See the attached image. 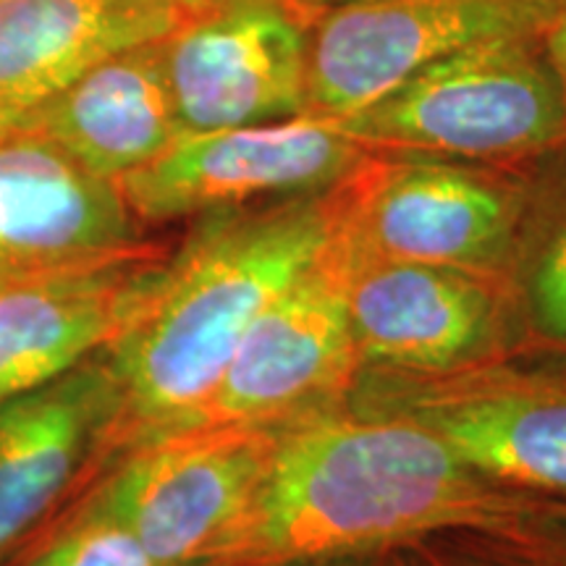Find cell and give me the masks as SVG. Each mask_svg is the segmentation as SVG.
<instances>
[{
  "label": "cell",
  "mask_w": 566,
  "mask_h": 566,
  "mask_svg": "<svg viewBox=\"0 0 566 566\" xmlns=\"http://www.w3.org/2000/svg\"><path fill=\"white\" fill-rule=\"evenodd\" d=\"M541 495L472 470L430 430L336 405L283 422L216 566L380 554L457 527H520Z\"/></svg>",
  "instance_id": "6da1fadb"
},
{
  "label": "cell",
  "mask_w": 566,
  "mask_h": 566,
  "mask_svg": "<svg viewBox=\"0 0 566 566\" xmlns=\"http://www.w3.org/2000/svg\"><path fill=\"white\" fill-rule=\"evenodd\" d=\"M349 179L195 218L145 313L105 349L122 391L113 459L200 422L252 323L334 244Z\"/></svg>",
  "instance_id": "7a4b0ae2"
},
{
  "label": "cell",
  "mask_w": 566,
  "mask_h": 566,
  "mask_svg": "<svg viewBox=\"0 0 566 566\" xmlns=\"http://www.w3.org/2000/svg\"><path fill=\"white\" fill-rule=\"evenodd\" d=\"M334 124L367 153L525 166L566 139L548 32L459 51Z\"/></svg>",
  "instance_id": "3957f363"
},
{
  "label": "cell",
  "mask_w": 566,
  "mask_h": 566,
  "mask_svg": "<svg viewBox=\"0 0 566 566\" xmlns=\"http://www.w3.org/2000/svg\"><path fill=\"white\" fill-rule=\"evenodd\" d=\"M346 405L430 430L509 491L566 499V363L512 357L446 375L363 367Z\"/></svg>",
  "instance_id": "277c9868"
},
{
  "label": "cell",
  "mask_w": 566,
  "mask_h": 566,
  "mask_svg": "<svg viewBox=\"0 0 566 566\" xmlns=\"http://www.w3.org/2000/svg\"><path fill=\"white\" fill-rule=\"evenodd\" d=\"M525 192L527 163L373 153L346 184L342 237L367 258L506 281Z\"/></svg>",
  "instance_id": "5b68a950"
},
{
  "label": "cell",
  "mask_w": 566,
  "mask_h": 566,
  "mask_svg": "<svg viewBox=\"0 0 566 566\" xmlns=\"http://www.w3.org/2000/svg\"><path fill=\"white\" fill-rule=\"evenodd\" d=\"M275 430H176L124 451L90 485L160 566H216L271 462Z\"/></svg>",
  "instance_id": "8992f818"
},
{
  "label": "cell",
  "mask_w": 566,
  "mask_h": 566,
  "mask_svg": "<svg viewBox=\"0 0 566 566\" xmlns=\"http://www.w3.org/2000/svg\"><path fill=\"white\" fill-rule=\"evenodd\" d=\"M554 0H346L307 27V118L338 122L467 48L548 32Z\"/></svg>",
  "instance_id": "52a82bcc"
},
{
  "label": "cell",
  "mask_w": 566,
  "mask_h": 566,
  "mask_svg": "<svg viewBox=\"0 0 566 566\" xmlns=\"http://www.w3.org/2000/svg\"><path fill=\"white\" fill-rule=\"evenodd\" d=\"M338 242L346 260V310L363 367L446 375L522 357L506 281L367 258L344 242L342 231Z\"/></svg>",
  "instance_id": "ba28073f"
},
{
  "label": "cell",
  "mask_w": 566,
  "mask_h": 566,
  "mask_svg": "<svg viewBox=\"0 0 566 566\" xmlns=\"http://www.w3.org/2000/svg\"><path fill=\"white\" fill-rule=\"evenodd\" d=\"M370 155L334 124L296 116L184 132L158 158L116 184L134 218L153 229L195 221L212 210L336 187Z\"/></svg>",
  "instance_id": "9c48e42d"
},
{
  "label": "cell",
  "mask_w": 566,
  "mask_h": 566,
  "mask_svg": "<svg viewBox=\"0 0 566 566\" xmlns=\"http://www.w3.org/2000/svg\"><path fill=\"white\" fill-rule=\"evenodd\" d=\"M359 373L336 233L321 260L252 323L197 424L300 420L344 405Z\"/></svg>",
  "instance_id": "30bf717a"
},
{
  "label": "cell",
  "mask_w": 566,
  "mask_h": 566,
  "mask_svg": "<svg viewBox=\"0 0 566 566\" xmlns=\"http://www.w3.org/2000/svg\"><path fill=\"white\" fill-rule=\"evenodd\" d=\"M307 27L286 0H218L163 40L184 132L286 122L304 113Z\"/></svg>",
  "instance_id": "8fae6325"
},
{
  "label": "cell",
  "mask_w": 566,
  "mask_h": 566,
  "mask_svg": "<svg viewBox=\"0 0 566 566\" xmlns=\"http://www.w3.org/2000/svg\"><path fill=\"white\" fill-rule=\"evenodd\" d=\"M118 412L122 391L105 349L0 401V566L113 462Z\"/></svg>",
  "instance_id": "7c38bea8"
},
{
  "label": "cell",
  "mask_w": 566,
  "mask_h": 566,
  "mask_svg": "<svg viewBox=\"0 0 566 566\" xmlns=\"http://www.w3.org/2000/svg\"><path fill=\"white\" fill-rule=\"evenodd\" d=\"M171 247L13 273L0 281V401L108 349L158 292Z\"/></svg>",
  "instance_id": "4fadbf2b"
},
{
  "label": "cell",
  "mask_w": 566,
  "mask_h": 566,
  "mask_svg": "<svg viewBox=\"0 0 566 566\" xmlns=\"http://www.w3.org/2000/svg\"><path fill=\"white\" fill-rule=\"evenodd\" d=\"M150 244L116 181L32 134L0 139V275L116 258Z\"/></svg>",
  "instance_id": "5bb4252c"
},
{
  "label": "cell",
  "mask_w": 566,
  "mask_h": 566,
  "mask_svg": "<svg viewBox=\"0 0 566 566\" xmlns=\"http://www.w3.org/2000/svg\"><path fill=\"white\" fill-rule=\"evenodd\" d=\"M174 0H0V139L97 61L171 34Z\"/></svg>",
  "instance_id": "9a60e30c"
},
{
  "label": "cell",
  "mask_w": 566,
  "mask_h": 566,
  "mask_svg": "<svg viewBox=\"0 0 566 566\" xmlns=\"http://www.w3.org/2000/svg\"><path fill=\"white\" fill-rule=\"evenodd\" d=\"M166 38L97 61L42 105L19 134L48 142L108 181L158 158L184 134L163 61Z\"/></svg>",
  "instance_id": "2e32d148"
},
{
  "label": "cell",
  "mask_w": 566,
  "mask_h": 566,
  "mask_svg": "<svg viewBox=\"0 0 566 566\" xmlns=\"http://www.w3.org/2000/svg\"><path fill=\"white\" fill-rule=\"evenodd\" d=\"M506 286L522 357L566 363V139L527 163V192Z\"/></svg>",
  "instance_id": "e0dca14e"
},
{
  "label": "cell",
  "mask_w": 566,
  "mask_h": 566,
  "mask_svg": "<svg viewBox=\"0 0 566 566\" xmlns=\"http://www.w3.org/2000/svg\"><path fill=\"white\" fill-rule=\"evenodd\" d=\"M6 566H160L92 485Z\"/></svg>",
  "instance_id": "ac0fdd59"
},
{
  "label": "cell",
  "mask_w": 566,
  "mask_h": 566,
  "mask_svg": "<svg viewBox=\"0 0 566 566\" xmlns=\"http://www.w3.org/2000/svg\"><path fill=\"white\" fill-rule=\"evenodd\" d=\"M530 516V514H527ZM378 566H556L525 520L520 527H457L396 543Z\"/></svg>",
  "instance_id": "d6986e66"
},
{
  "label": "cell",
  "mask_w": 566,
  "mask_h": 566,
  "mask_svg": "<svg viewBox=\"0 0 566 566\" xmlns=\"http://www.w3.org/2000/svg\"><path fill=\"white\" fill-rule=\"evenodd\" d=\"M530 527L541 537L551 562L566 566V499H537L530 512Z\"/></svg>",
  "instance_id": "ffe728a7"
},
{
  "label": "cell",
  "mask_w": 566,
  "mask_h": 566,
  "mask_svg": "<svg viewBox=\"0 0 566 566\" xmlns=\"http://www.w3.org/2000/svg\"><path fill=\"white\" fill-rule=\"evenodd\" d=\"M548 51L566 87V0H554V19L548 27Z\"/></svg>",
  "instance_id": "44dd1931"
},
{
  "label": "cell",
  "mask_w": 566,
  "mask_h": 566,
  "mask_svg": "<svg viewBox=\"0 0 566 566\" xmlns=\"http://www.w3.org/2000/svg\"><path fill=\"white\" fill-rule=\"evenodd\" d=\"M275 566H378V554H342V556H315L283 562Z\"/></svg>",
  "instance_id": "7402d4cb"
},
{
  "label": "cell",
  "mask_w": 566,
  "mask_h": 566,
  "mask_svg": "<svg viewBox=\"0 0 566 566\" xmlns=\"http://www.w3.org/2000/svg\"><path fill=\"white\" fill-rule=\"evenodd\" d=\"M286 3L310 21L313 17H317V13L334 9V6H338V3H346V0H286Z\"/></svg>",
  "instance_id": "603a6c76"
},
{
  "label": "cell",
  "mask_w": 566,
  "mask_h": 566,
  "mask_svg": "<svg viewBox=\"0 0 566 566\" xmlns=\"http://www.w3.org/2000/svg\"><path fill=\"white\" fill-rule=\"evenodd\" d=\"M174 3H179L181 9L187 11H200V9H208L212 3H218V0H174Z\"/></svg>",
  "instance_id": "cb8c5ba5"
},
{
  "label": "cell",
  "mask_w": 566,
  "mask_h": 566,
  "mask_svg": "<svg viewBox=\"0 0 566 566\" xmlns=\"http://www.w3.org/2000/svg\"><path fill=\"white\" fill-rule=\"evenodd\" d=\"M11 275H13V273H11ZM3 279H6V275H0V281H3Z\"/></svg>",
  "instance_id": "d4e9b609"
}]
</instances>
